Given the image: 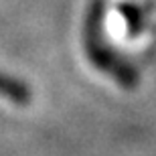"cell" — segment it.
I'll return each mask as SVG.
<instances>
[{
    "mask_svg": "<svg viewBox=\"0 0 156 156\" xmlns=\"http://www.w3.org/2000/svg\"><path fill=\"white\" fill-rule=\"evenodd\" d=\"M0 95L18 105H27L33 99V93L24 83H20L18 79H12L8 75H2V73H0Z\"/></svg>",
    "mask_w": 156,
    "mask_h": 156,
    "instance_id": "cell-1",
    "label": "cell"
}]
</instances>
